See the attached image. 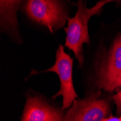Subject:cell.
<instances>
[{"label":"cell","mask_w":121,"mask_h":121,"mask_svg":"<svg viewBox=\"0 0 121 121\" xmlns=\"http://www.w3.org/2000/svg\"><path fill=\"white\" fill-rule=\"evenodd\" d=\"M120 107H121V105H120ZM120 118L121 119V115H120Z\"/></svg>","instance_id":"cell-11"},{"label":"cell","mask_w":121,"mask_h":121,"mask_svg":"<svg viewBox=\"0 0 121 121\" xmlns=\"http://www.w3.org/2000/svg\"><path fill=\"white\" fill-rule=\"evenodd\" d=\"M24 10L32 20L51 32L62 28L68 18L58 0H26Z\"/></svg>","instance_id":"cell-2"},{"label":"cell","mask_w":121,"mask_h":121,"mask_svg":"<svg viewBox=\"0 0 121 121\" xmlns=\"http://www.w3.org/2000/svg\"><path fill=\"white\" fill-rule=\"evenodd\" d=\"M22 0H0L1 26L4 29L17 30V10Z\"/></svg>","instance_id":"cell-7"},{"label":"cell","mask_w":121,"mask_h":121,"mask_svg":"<svg viewBox=\"0 0 121 121\" xmlns=\"http://www.w3.org/2000/svg\"><path fill=\"white\" fill-rule=\"evenodd\" d=\"M121 72V35L114 41L109 55L99 71L98 85L102 87Z\"/></svg>","instance_id":"cell-6"},{"label":"cell","mask_w":121,"mask_h":121,"mask_svg":"<svg viewBox=\"0 0 121 121\" xmlns=\"http://www.w3.org/2000/svg\"><path fill=\"white\" fill-rule=\"evenodd\" d=\"M109 109L107 102L99 99L96 94L75 100L63 121H102L108 117Z\"/></svg>","instance_id":"cell-4"},{"label":"cell","mask_w":121,"mask_h":121,"mask_svg":"<svg viewBox=\"0 0 121 121\" xmlns=\"http://www.w3.org/2000/svg\"><path fill=\"white\" fill-rule=\"evenodd\" d=\"M61 110L48 104L38 96H27L21 121H63Z\"/></svg>","instance_id":"cell-5"},{"label":"cell","mask_w":121,"mask_h":121,"mask_svg":"<svg viewBox=\"0 0 121 121\" xmlns=\"http://www.w3.org/2000/svg\"><path fill=\"white\" fill-rule=\"evenodd\" d=\"M112 1L113 0H101L93 7L88 8L86 5H84L83 0H78L76 3L75 15L72 18H68V26L65 28L66 32L65 47L73 52L81 67L83 62V44L85 43H89L88 23L92 16L99 13L103 7Z\"/></svg>","instance_id":"cell-1"},{"label":"cell","mask_w":121,"mask_h":121,"mask_svg":"<svg viewBox=\"0 0 121 121\" xmlns=\"http://www.w3.org/2000/svg\"><path fill=\"white\" fill-rule=\"evenodd\" d=\"M120 87H121V72L119 74H117L112 80H111L105 86H104L102 87V89L107 91L112 92Z\"/></svg>","instance_id":"cell-8"},{"label":"cell","mask_w":121,"mask_h":121,"mask_svg":"<svg viewBox=\"0 0 121 121\" xmlns=\"http://www.w3.org/2000/svg\"><path fill=\"white\" fill-rule=\"evenodd\" d=\"M114 100L115 101L116 104L118 107H120L121 105V91H120L117 94L114 96Z\"/></svg>","instance_id":"cell-9"},{"label":"cell","mask_w":121,"mask_h":121,"mask_svg":"<svg viewBox=\"0 0 121 121\" xmlns=\"http://www.w3.org/2000/svg\"><path fill=\"white\" fill-rule=\"evenodd\" d=\"M73 59L65 53L63 47L60 44L56 52L55 63L52 68L43 71V73L54 72L58 75L60 81V89L53 96V99L59 96H62V110L69 108L78 97L73 82Z\"/></svg>","instance_id":"cell-3"},{"label":"cell","mask_w":121,"mask_h":121,"mask_svg":"<svg viewBox=\"0 0 121 121\" xmlns=\"http://www.w3.org/2000/svg\"><path fill=\"white\" fill-rule=\"evenodd\" d=\"M102 121H121V119L120 117H107L106 119H104V120Z\"/></svg>","instance_id":"cell-10"}]
</instances>
